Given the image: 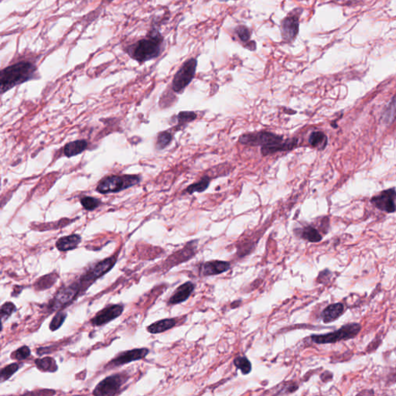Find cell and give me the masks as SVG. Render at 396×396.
<instances>
[{
    "label": "cell",
    "mask_w": 396,
    "mask_h": 396,
    "mask_svg": "<svg viewBox=\"0 0 396 396\" xmlns=\"http://www.w3.org/2000/svg\"><path fill=\"white\" fill-rule=\"evenodd\" d=\"M30 356H31V349H29V346H22L20 349H17L12 353L11 358L16 361H22L29 358Z\"/></svg>",
    "instance_id": "obj_34"
},
{
    "label": "cell",
    "mask_w": 396,
    "mask_h": 396,
    "mask_svg": "<svg viewBox=\"0 0 396 396\" xmlns=\"http://www.w3.org/2000/svg\"><path fill=\"white\" fill-rule=\"evenodd\" d=\"M344 313V306L341 303L331 304L321 313V318L325 324H329L338 319Z\"/></svg>",
    "instance_id": "obj_17"
},
{
    "label": "cell",
    "mask_w": 396,
    "mask_h": 396,
    "mask_svg": "<svg viewBox=\"0 0 396 396\" xmlns=\"http://www.w3.org/2000/svg\"><path fill=\"white\" fill-rule=\"evenodd\" d=\"M281 34L283 40L291 42L299 33V17L295 13H292L283 19L281 23Z\"/></svg>",
    "instance_id": "obj_13"
},
{
    "label": "cell",
    "mask_w": 396,
    "mask_h": 396,
    "mask_svg": "<svg viewBox=\"0 0 396 396\" xmlns=\"http://www.w3.org/2000/svg\"><path fill=\"white\" fill-rule=\"evenodd\" d=\"M88 147V142L85 139L73 141L66 144L64 147V154L65 157L70 158L75 156L82 154Z\"/></svg>",
    "instance_id": "obj_19"
},
{
    "label": "cell",
    "mask_w": 396,
    "mask_h": 396,
    "mask_svg": "<svg viewBox=\"0 0 396 396\" xmlns=\"http://www.w3.org/2000/svg\"><path fill=\"white\" fill-rule=\"evenodd\" d=\"M238 142L249 146H260L261 154L263 157H266L279 152L292 151L298 144V139L296 138L285 139L280 135L260 131L242 135L240 136Z\"/></svg>",
    "instance_id": "obj_1"
},
{
    "label": "cell",
    "mask_w": 396,
    "mask_h": 396,
    "mask_svg": "<svg viewBox=\"0 0 396 396\" xmlns=\"http://www.w3.org/2000/svg\"><path fill=\"white\" fill-rule=\"evenodd\" d=\"M210 183H211V179L209 177L204 176L200 181L189 185L184 190V193H187L191 195L193 193H202L208 188Z\"/></svg>",
    "instance_id": "obj_22"
},
{
    "label": "cell",
    "mask_w": 396,
    "mask_h": 396,
    "mask_svg": "<svg viewBox=\"0 0 396 396\" xmlns=\"http://www.w3.org/2000/svg\"><path fill=\"white\" fill-rule=\"evenodd\" d=\"M370 203L378 209L387 213L396 211V190L394 188L382 191L370 199Z\"/></svg>",
    "instance_id": "obj_10"
},
{
    "label": "cell",
    "mask_w": 396,
    "mask_h": 396,
    "mask_svg": "<svg viewBox=\"0 0 396 396\" xmlns=\"http://www.w3.org/2000/svg\"><path fill=\"white\" fill-rule=\"evenodd\" d=\"M116 256H112L97 262V264L88 268L83 275L81 276L80 279L78 281L82 291H85V289H88L96 280L110 271L116 263Z\"/></svg>",
    "instance_id": "obj_6"
},
{
    "label": "cell",
    "mask_w": 396,
    "mask_h": 396,
    "mask_svg": "<svg viewBox=\"0 0 396 396\" xmlns=\"http://www.w3.org/2000/svg\"><path fill=\"white\" fill-rule=\"evenodd\" d=\"M361 330V326L359 324H348L334 332L328 333L323 335H313L311 337V340L313 343H318V344L337 343L341 340H349L355 338L359 334Z\"/></svg>",
    "instance_id": "obj_5"
},
{
    "label": "cell",
    "mask_w": 396,
    "mask_h": 396,
    "mask_svg": "<svg viewBox=\"0 0 396 396\" xmlns=\"http://www.w3.org/2000/svg\"><path fill=\"white\" fill-rule=\"evenodd\" d=\"M22 364H19V363H13V364H9V365L6 366L5 367L1 370V375H0V379H1V382H5V381L10 379L13 375L22 367Z\"/></svg>",
    "instance_id": "obj_29"
},
{
    "label": "cell",
    "mask_w": 396,
    "mask_h": 396,
    "mask_svg": "<svg viewBox=\"0 0 396 396\" xmlns=\"http://www.w3.org/2000/svg\"><path fill=\"white\" fill-rule=\"evenodd\" d=\"M81 204L87 211H93L101 205V201L92 196H83L81 199Z\"/></svg>",
    "instance_id": "obj_32"
},
{
    "label": "cell",
    "mask_w": 396,
    "mask_h": 396,
    "mask_svg": "<svg viewBox=\"0 0 396 396\" xmlns=\"http://www.w3.org/2000/svg\"><path fill=\"white\" fill-rule=\"evenodd\" d=\"M196 245H197V241H191L187 243V245L183 250H180L178 253H175V255L171 256L169 259H166L167 260L166 262H169V266L172 267L174 265L189 260L194 256Z\"/></svg>",
    "instance_id": "obj_14"
},
{
    "label": "cell",
    "mask_w": 396,
    "mask_h": 396,
    "mask_svg": "<svg viewBox=\"0 0 396 396\" xmlns=\"http://www.w3.org/2000/svg\"><path fill=\"white\" fill-rule=\"evenodd\" d=\"M195 286L191 282H187L180 286L171 295L168 301L169 305H176L187 301L194 290Z\"/></svg>",
    "instance_id": "obj_16"
},
{
    "label": "cell",
    "mask_w": 396,
    "mask_h": 396,
    "mask_svg": "<svg viewBox=\"0 0 396 396\" xmlns=\"http://www.w3.org/2000/svg\"><path fill=\"white\" fill-rule=\"evenodd\" d=\"M129 376L124 373L112 375L97 384L93 391L94 395H115L128 381Z\"/></svg>",
    "instance_id": "obj_8"
},
{
    "label": "cell",
    "mask_w": 396,
    "mask_h": 396,
    "mask_svg": "<svg viewBox=\"0 0 396 396\" xmlns=\"http://www.w3.org/2000/svg\"><path fill=\"white\" fill-rule=\"evenodd\" d=\"M225 1H229V0H225Z\"/></svg>",
    "instance_id": "obj_38"
},
{
    "label": "cell",
    "mask_w": 396,
    "mask_h": 396,
    "mask_svg": "<svg viewBox=\"0 0 396 396\" xmlns=\"http://www.w3.org/2000/svg\"><path fill=\"white\" fill-rule=\"evenodd\" d=\"M328 139L326 135L322 132H313L309 136V143L311 146L324 151L328 145Z\"/></svg>",
    "instance_id": "obj_21"
},
{
    "label": "cell",
    "mask_w": 396,
    "mask_h": 396,
    "mask_svg": "<svg viewBox=\"0 0 396 396\" xmlns=\"http://www.w3.org/2000/svg\"><path fill=\"white\" fill-rule=\"evenodd\" d=\"M108 1H109V2H112V1H113V0H108Z\"/></svg>",
    "instance_id": "obj_37"
},
{
    "label": "cell",
    "mask_w": 396,
    "mask_h": 396,
    "mask_svg": "<svg viewBox=\"0 0 396 396\" xmlns=\"http://www.w3.org/2000/svg\"><path fill=\"white\" fill-rule=\"evenodd\" d=\"M141 181V178L138 175H112L103 178L99 181L96 190L102 194L110 193H118L121 190H127L134 187Z\"/></svg>",
    "instance_id": "obj_4"
},
{
    "label": "cell",
    "mask_w": 396,
    "mask_h": 396,
    "mask_svg": "<svg viewBox=\"0 0 396 396\" xmlns=\"http://www.w3.org/2000/svg\"><path fill=\"white\" fill-rule=\"evenodd\" d=\"M301 237L310 242H319L322 240V236L317 229L311 226H306L301 230Z\"/></svg>",
    "instance_id": "obj_24"
},
{
    "label": "cell",
    "mask_w": 396,
    "mask_h": 396,
    "mask_svg": "<svg viewBox=\"0 0 396 396\" xmlns=\"http://www.w3.org/2000/svg\"><path fill=\"white\" fill-rule=\"evenodd\" d=\"M35 364L37 368L39 370H43V372L55 373L58 370L56 361L54 358H49V357L36 360Z\"/></svg>",
    "instance_id": "obj_23"
},
{
    "label": "cell",
    "mask_w": 396,
    "mask_h": 396,
    "mask_svg": "<svg viewBox=\"0 0 396 396\" xmlns=\"http://www.w3.org/2000/svg\"><path fill=\"white\" fill-rule=\"evenodd\" d=\"M230 267V263L225 261H210L201 265L200 273L203 277L218 275L228 271Z\"/></svg>",
    "instance_id": "obj_15"
},
{
    "label": "cell",
    "mask_w": 396,
    "mask_h": 396,
    "mask_svg": "<svg viewBox=\"0 0 396 396\" xmlns=\"http://www.w3.org/2000/svg\"><path fill=\"white\" fill-rule=\"evenodd\" d=\"M67 318V313L64 311H59L56 313L53 319H52V322L50 324V330L52 331H55L59 329L63 324H64V320Z\"/></svg>",
    "instance_id": "obj_31"
},
{
    "label": "cell",
    "mask_w": 396,
    "mask_h": 396,
    "mask_svg": "<svg viewBox=\"0 0 396 396\" xmlns=\"http://www.w3.org/2000/svg\"><path fill=\"white\" fill-rule=\"evenodd\" d=\"M148 352L150 351L147 349H133V350L121 352L107 364V367L113 368V367H118V366L128 364V363L133 362V361H139V360L145 358Z\"/></svg>",
    "instance_id": "obj_11"
},
{
    "label": "cell",
    "mask_w": 396,
    "mask_h": 396,
    "mask_svg": "<svg viewBox=\"0 0 396 396\" xmlns=\"http://www.w3.org/2000/svg\"><path fill=\"white\" fill-rule=\"evenodd\" d=\"M235 33L238 35V38L243 43H247V42L250 41V38H251V31L247 29L246 27H237L236 29H235Z\"/></svg>",
    "instance_id": "obj_35"
},
{
    "label": "cell",
    "mask_w": 396,
    "mask_h": 396,
    "mask_svg": "<svg viewBox=\"0 0 396 396\" xmlns=\"http://www.w3.org/2000/svg\"><path fill=\"white\" fill-rule=\"evenodd\" d=\"M196 118H197V115H196V112H191V111H184V112H179L176 117L178 123L177 127H184L188 123L194 121Z\"/></svg>",
    "instance_id": "obj_28"
},
{
    "label": "cell",
    "mask_w": 396,
    "mask_h": 396,
    "mask_svg": "<svg viewBox=\"0 0 396 396\" xmlns=\"http://www.w3.org/2000/svg\"><path fill=\"white\" fill-rule=\"evenodd\" d=\"M124 307L119 304L108 306L91 319V324L94 326H103L118 318L122 313Z\"/></svg>",
    "instance_id": "obj_12"
},
{
    "label": "cell",
    "mask_w": 396,
    "mask_h": 396,
    "mask_svg": "<svg viewBox=\"0 0 396 396\" xmlns=\"http://www.w3.org/2000/svg\"><path fill=\"white\" fill-rule=\"evenodd\" d=\"M177 325L175 319H163L147 327V331L151 334H160L171 329Z\"/></svg>",
    "instance_id": "obj_20"
},
{
    "label": "cell",
    "mask_w": 396,
    "mask_h": 396,
    "mask_svg": "<svg viewBox=\"0 0 396 396\" xmlns=\"http://www.w3.org/2000/svg\"><path fill=\"white\" fill-rule=\"evenodd\" d=\"M82 241V238L80 235H68V236L61 237L57 241L56 247L58 250L61 252L70 251L75 250L80 244Z\"/></svg>",
    "instance_id": "obj_18"
},
{
    "label": "cell",
    "mask_w": 396,
    "mask_h": 396,
    "mask_svg": "<svg viewBox=\"0 0 396 396\" xmlns=\"http://www.w3.org/2000/svg\"><path fill=\"white\" fill-rule=\"evenodd\" d=\"M81 292H82V289L78 281L68 286H64L57 292L55 298L52 300V302L50 303L51 304L50 307L52 311L64 308L71 304Z\"/></svg>",
    "instance_id": "obj_9"
},
{
    "label": "cell",
    "mask_w": 396,
    "mask_h": 396,
    "mask_svg": "<svg viewBox=\"0 0 396 396\" xmlns=\"http://www.w3.org/2000/svg\"><path fill=\"white\" fill-rule=\"evenodd\" d=\"M164 38L158 30L154 29L144 38L129 45L124 52L139 64L158 58L164 50Z\"/></svg>",
    "instance_id": "obj_2"
},
{
    "label": "cell",
    "mask_w": 396,
    "mask_h": 396,
    "mask_svg": "<svg viewBox=\"0 0 396 396\" xmlns=\"http://www.w3.org/2000/svg\"><path fill=\"white\" fill-rule=\"evenodd\" d=\"M331 277V273L328 269L320 271V274L318 276V282L320 283H326L330 280Z\"/></svg>",
    "instance_id": "obj_36"
},
{
    "label": "cell",
    "mask_w": 396,
    "mask_h": 396,
    "mask_svg": "<svg viewBox=\"0 0 396 396\" xmlns=\"http://www.w3.org/2000/svg\"><path fill=\"white\" fill-rule=\"evenodd\" d=\"M172 139H174V136H172V134L170 132H161V133H159L158 136H157L156 147H157L158 151L164 150L165 148H166V147L172 142Z\"/></svg>",
    "instance_id": "obj_27"
},
{
    "label": "cell",
    "mask_w": 396,
    "mask_h": 396,
    "mask_svg": "<svg viewBox=\"0 0 396 396\" xmlns=\"http://www.w3.org/2000/svg\"><path fill=\"white\" fill-rule=\"evenodd\" d=\"M57 280H58V275L57 274H49V275L41 277L34 284V286H35L36 289H38V290L49 289L50 287H52L55 284Z\"/></svg>",
    "instance_id": "obj_25"
},
{
    "label": "cell",
    "mask_w": 396,
    "mask_h": 396,
    "mask_svg": "<svg viewBox=\"0 0 396 396\" xmlns=\"http://www.w3.org/2000/svg\"><path fill=\"white\" fill-rule=\"evenodd\" d=\"M37 67L29 61H20L5 67L0 73V90L4 94L21 84L35 79Z\"/></svg>",
    "instance_id": "obj_3"
},
{
    "label": "cell",
    "mask_w": 396,
    "mask_h": 396,
    "mask_svg": "<svg viewBox=\"0 0 396 396\" xmlns=\"http://www.w3.org/2000/svg\"><path fill=\"white\" fill-rule=\"evenodd\" d=\"M197 61L195 58L187 60L175 75L172 82V90L181 94L193 81L196 73Z\"/></svg>",
    "instance_id": "obj_7"
},
{
    "label": "cell",
    "mask_w": 396,
    "mask_h": 396,
    "mask_svg": "<svg viewBox=\"0 0 396 396\" xmlns=\"http://www.w3.org/2000/svg\"><path fill=\"white\" fill-rule=\"evenodd\" d=\"M396 119V94L384 112L382 120L387 124H391Z\"/></svg>",
    "instance_id": "obj_26"
},
{
    "label": "cell",
    "mask_w": 396,
    "mask_h": 396,
    "mask_svg": "<svg viewBox=\"0 0 396 396\" xmlns=\"http://www.w3.org/2000/svg\"><path fill=\"white\" fill-rule=\"evenodd\" d=\"M234 364L237 368L241 370L242 374L247 375L251 373L252 364L246 357H238L234 360Z\"/></svg>",
    "instance_id": "obj_30"
},
{
    "label": "cell",
    "mask_w": 396,
    "mask_h": 396,
    "mask_svg": "<svg viewBox=\"0 0 396 396\" xmlns=\"http://www.w3.org/2000/svg\"><path fill=\"white\" fill-rule=\"evenodd\" d=\"M16 307L13 303L7 302L1 307V322L4 323V321L8 319L14 312H16Z\"/></svg>",
    "instance_id": "obj_33"
}]
</instances>
